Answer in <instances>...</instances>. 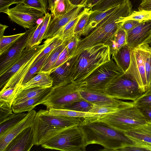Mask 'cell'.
<instances>
[{
  "label": "cell",
  "mask_w": 151,
  "mask_h": 151,
  "mask_svg": "<svg viewBox=\"0 0 151 151\" xmlns=\"http://www.w3.org/2000/svg\"><path fill=\"white\" fill-rule=\"evenodd\" d=\"M52 16L51 14L47 13L43 17V23L40 29L39 36L35 43V45H39L41 43L49 22L51 19Z\"/></svg>",
  "instance_id": "cell-45"
},
{
  "label": "cell",
  "mask_w": 151,
  "mask_h": 151,
  "mask_svg": "<svg viewBox=\"0 0 151 151\" xmlns=\"http://www.w3.org/2000/svg\"><path fill=\"white\" fill-rule=\"evenodd\" d=\"M38 24L25 32L24 34L6 54L0 56V75L7 70L20 58L31 36Z\"/></svg>",
  "instance_id": "cell-11"
},
{
  "label": "cell",
  "mask_w": 151,
  "mask_h": 151,
  "mask_svg": "<svg viewBox=\"0 0 151 151\" xmlns=\"http://www.w3.org/2000/svg\"><path fill=\"white\" fill-rule=\"evenodd\" d=\"M66 127L41 145L45 149L63 151H84L86 147L83 134L78 126Z\"/></svg>",
  "instance_id": "cell-6"
},
{
  "label": "cell",
  "mask_w": 151,
  "mask_h": 151,
  "mask_svg": "<svg viewBox=\"0 0 151 151\" xmlns=\"http://www.w3.org/2000/svg\"><path fill=\"white\" fill-rule=\"evenodd\" d=\"M126 37L127 32L121 27L109 45L111 55L115 54L120 49L127 44Z\"/></svg>",
  "instance_id": "cell-30"
},
{
  "label": "cell",
  "mask_w": 151,
  "mask_h": 151,
  "mask_svg": "<svg viewBox=\"0 0 151 151\" xmlns=\"http://www.w3.org/2000/svg\"><path fill=\"white\" fill-rule=\"evenodd\" d=\"M4 13L6 14L10 20L25 29H31L36 24L38 19L43 17L44 13L23 3L17 4Z\"/></svg>",
  "instance_id": "cell-9"
},
{
  "label": "cell",
  "mask_w": 151,
  "mask_h": 151,
  "mask_svg": "<svg viewBox=\"0 0 151 151\" xmlns=\"http://www.w3.org/2000/svg\"><path fill=\"white\" fill-rule=\"evenodd\" d=\"M104 92L115 99L133 101L144 93L137 82L124 74L113 82Z\"/></svg>",
  "instance_id": "cell-8"
},
{
  "label": "cell",
  "mask_w": 151,
  "mask_h": 151,
  "mask_svg": "<svg viewBox=\"0 0 151 151\" xmlns=\"http://www.w3.org/2000/svg\"><path fill=\"white\" fill-rule=\"evenodd\" d=\"M52 88L49 97L42 104L46 106L47 110L51 108L63 109L66 106L83 99L79 93L77 85L73 82Z\"/></svg>",
  "instance_id": "cell-7"
},
{
  "label": "cell",
  "mask_w": 151,
  "mask_h": 151,
  "mask_svg": "<svg viewBox=\"0 0 151 151\" xmlns=\"http://www.w3.org/2000/svg\"><path fill=\"white\" fill-rule=\"evenodd\" d=\"M140 23L135 20H127L123 22L121 27L127 32L136 27Z\"/></svg>",
  "instance_id": "cell-51"
},
{
  "label": "cell",
  "mask_w": 151,
  "mask_h": 151,
  "mask_svg": "<svg viewBox=\"0 0 151 151\" xmlns=\"http://www.w3.org/2000/svg\"><path fill=\"white\" fill-rule=\"evenodd\" d=\"M102 0H86L83 6L84 8L92 9Z\"/></svg>",
  "instance_id": "cell-55"
},
{
  "label": "cell",
  "mask_w": 151,
  "mask_h": 151,
  "mask_svg": "<svg viewBox=\"0 0 151 151\" xmlns=\"http://www.w3.org/2000/svg\"><path fill=\"white\" fill-rule=\"evenodd\" d=\"M139 107L147 122L151 123V108Z\"/></svg>",
  "instance_id": "cell-53"
},
{
  "label": "cell",
  "mask_w": 151,
  "mask_h": 151,
  "mask_svg": "<svg viewBox=\"0 0 151 151\" xmlns=\"http://www.w3.org/2000/svg\"><path fill=\"white\" fill-rule=\"evenodd\" d=\"M36 113L34 109L28 112L22 120L0 134V151H5L14 138L25 129L33 125Z\"/></svg>",
  "instance_id": "cell-14"
},
{
  "label": "cell",
  "mask_w": 151,
  "mask_h": 151,
  "mask_svg": "<svg viewBox=\"0 0 151 151\" xmlns=\"http://www.w3.org/2000/svg\"><path fill=\"white\" fill-rule=\"evenodd\" d=\"M127 44L131 49L151 44V20L144 21L127 32Z\"/></svg>",
  "instance_id": "cell-13"
},
{
  "label": "cell",
  "mask_w": 151,
  "mask_h": 151,
  "mask_svg": "<svg viewBox=\"0 0 151 151\" xmlns=\"http://www.w3.org/2000/svg\"><path fill=\"white\" fill-rule=\"evenodd\" d=\"M8 27V26L6 25L0 24V38L4 36L5 29Z\"/></svg>",
  "instance_id": "cell-58"
},
{
  "label": "cell",
  "mask_w": 151,
  "mask_h": 151,
  "mask_svg": "<svg viewBox=\"0 0 151 151\" xmlns=\"http://www.w3.org/2000/svg\"><path fill=\"white\" fill-rule=\"evenodd\" d=\"M48 88L36 87L22 89L21 87L16 95L12 105L20 103L39 95Z\"/></svg>",
  "instance_id": "cell-27"
},
{
  "label": "cell",
  "mask_w": 151,
  "mask_h": 151,
  "mask_svg": "<svg viewBox=\"0 0 151 151\" xmlns=\"http://www.w3.org/2000/svg\"><path fill=\"white\" fill-rule=\"evenodd\" d=\"M124 74L111 58L82 81L76 84L79 89L104 91L113 82Z\"/></svg>",
  "instance_id": "cell-5"
},
{
  "label": "cell",
  "mask_w": 151,
  "mask_h": 151,
  "mask_svg": "<svg viewBox=\"0 0 151 151\" xmlns=\"http://www.w3.org/2000/svg\"><path fill=\"white\" fill-rule=\"evenodd\" d=\"M21 86L7 88L1 90L0 101L5 102L12 106L15 97Z\"/></svg>",
  "instance_id": "cell-35"
},
{
  "label": "cell",
  "mask_w": 151,
  "mask_h": 151,
  "mask_svg": "<svg viewBox=\"0 0 151 151\" xmlns=\"http://www.w3.org/2000/svg\"><path fill=\"white\" fill-rule=\"evenodd\" d=\"M24 113H14L0 122V134L22 120L26 115Z\"/></svg>",
  "instance_id": "cell-33"
},
{
  "label": "cell",
  "mask_w": 151,
  "mask_h": 151,
  "mask_svg": "<svg viewBox=\"0 0 151 151\" xmlns=\"http://www.w3.org/2000/svg\"><path fill=\"white\" fill-rule=\"evenodd\" d=\"M63 42L62 40L58 36H56L55 38L46 47L37 57L32 63V67L42 57L46 54L50 52L56 47L62 44Z\"/></svg>",
  "instance_id": "cell-43"
},
{
  "label": "cell",
  "mask_w": 151,
  "mask_h": 151,
  "mask_svg": "<svg viewBox=\"0 0 151 151\" xmlns=\"http://www.w3.org/2000/svg\"><path fill=\"white\" fill-rule=\"evenodd\" d=\"M145 151V149L136 145H131L127 146L119 150L118 151Z\"/></svg>",
  "instance_id": "cell-54"
},
{
  "label": "cell",
  "mask_w": 151,
  "mask_h": 151,
  "mask_svg": "<svg viewBox=\"0 0 151 151\" xmlns=\"http://www.w3.org/2000/svg\"><path fill=\"white\" fill-rule=\"evenodd\" d=\"M129 20H135L140 22L151 20L150 11L138 10L132 11L130 15L124 18V21Z\"/></svg>",
  "instance_id": "cell-40"
},
{
  "label": "cell",
  "mask_w": 151,
  "mask_h": 151,
  "mask_svg": "<svg viewBox=\"0 0 151 151\" xmlns=\"http://www.w3.org/2000/svg\"><path fill=\"white\" fill-rule=\"evenodd\" d=\"M77 55L70 57L62 65L50 70V75L53 81L52 88H55L73 82L71 73Z\"/></svg>",
  "instance_id": "cell-16"
},
{
  "label": "cell",
  "mask_w": 151,
  "mask_h": 151,
  "mask_svg": "<svg viewBox=\"0 0 151 151\" xmlns=\"http://www.w3.org/2000/svg\"><path fill=\"white\" fill-rule=\"evenodd\" d=\"M133 102L139 107L151 108V91L148 90Z\"/></svg>",
  "instance_id": "cell-44"
},
{
  "label": "cell",
  "mask_w": 151,
  "mask_h": 151,
  "mask_svg": "<svg viewBox=\"0 0 151 151\" xmlns=\"http://www.w3.org/2000/svg\"><path fill=\"white\" fill-rule=\"evenodd\" d=\"M84 12L78 20L75 28L74 35L80 38L86 25L92 9L90 8H84Z\"/></svg>",
  "instance_id": "cell-37"
},
{
  "label": "cell",
  "mask_w": 151,
  "mask_h": 151,
  "mask_svg": "<svg viewBox=\"0 0 151 151\" xmlns=\"http://www.w3.org/2000/svg\"><path fill=\"white\" fill-rule=\"evenodd\" d=\"M33 125L34 130V145L37 146L41 145L66 128L55 127L46 124L36 114Z\"/></svg>",
  "instance_id": "cell-15"
},
{
  "label": "cell",
  "mask_w": 151,
  "mask_h": 151,
  "mask_svg": "<svg viewBox=\"0 0 151 151\" xmlns=\"http://www.w3.org/2000/svg\"><path fill=\"white\" fill-rule=\"evenodd\" d=\"M12 107L6 103L0 101V122L12 114Z\"/></svg>",
  "instance_id": "cell-46"
},
{
  "label": "cell",
  "mask_w": 151,
  "mask_h": 151,
  "mask_svg": "<svg viewBox=\"0 0 151 151\" xmlns=\"http://www.w3.org/2000/svg\"><path fill=\"white\" fill-rule=\"evenodd\" d=\"M51 87L48 88L41 93L19 103L12 105L13 112L22 113L30 111L37 106L42 104L47 99L52 91Z\"/></svg>",
  "instance_id": "cell-22"
},
{
  "label": "cell",
  "mask_w": 151,
  "mask_h": 151,
  "mask_svg": "<svg viewBox=\"0 0 151 151\" xmlns=\"http://www.w3.org/2000/svg\"><path fill=\"white\" fill-rule=\"evenodd\" d=\"M119 5L114 6L103 11L92 10L82 36H85L89 34L106 18L116 10Z\"/></svg>",
  "instance_id": "cell-23"
},
{
  "label": "cell",
  "mask_w": 151,
  "mask_h": 151,
  "mask_svg": "<svg viewBox=\"0 0 151 151\" xmlns=\"http://www.w3.org/2000/svg\"><path fill=\"white\" fill-rule=\"evenodd\" d=\"M36 114L45 123L52 126L63 128L79 125L84 119L82 118L50 114L47 109H41L37 112Z\"/></svg>",
  "instance_id": "cell-18"
},
{
  "label": "cell",
  "mask_w": 151,
  "mask_h": 151,
  "mask_svg": "<svg viewBox=\"0 0 151 151\" xmlns=\"http://www.w3.org/2000/svg\"><path fill=\"white\" fill-rule=\"evenodd\" d=\"M50 71H42L32 79L21 86L22 89L40 87L51 88L52 86V80L50 76Z\"/></svg>",
  "instance_id": "cell-24"
},
{
  "label": "cell",
  "mask_w": 151,
  "mask_h": 151,
  "mask_svg": "<svg viewBox=\"0 0 151 151\" xmlns=\"http://www.w3.org/2000/svg\"><path fill=\"white\" fill-rule=\"evenodd\" d=\"M70 57H70L66 47L60 54L57 60L51 70L62 65L67 61Z\"/></svg>",
  "instance_id": "cell-50"
},
{
  "label": "cell",
  "mask_w": 151,
  "mask_h": 151,
  "mask_svg": "<svg viewBox=\"0 0 151 151\" xmlns=\"http://www.w3.org/2000/svg\"><path fill=\"white\" fill-rule=\"evenodd\" d=\"M138 10H151V0H143L138 7Z\"/></svg>",
  "instance_id": "cell-52"
},
{
  "label": "cell",
  "mask_w": 151,
  "mask_h": 151,
  "mask_svg": "<svg viewBox=\"0 0 151 151\" xmlns=\"http://www.w3.org/2000/svg\"><path fill=\"white\" fill-rule=\"evenodd\" d=\"M93 117L84 118L78 125L86 147L90 144H97L104 147L102 151H118L124 147L136 145L135 141L124 133L96 121Z\"/></svg>",
  "instance_id": "cell-1"
},
{
  "label": "cell",
  "mask_w": 151,
  "mask_h": 151,
  "mask_svg": "<svg viewBox=\"0 0 151 151\" xmlns=\"http://www.w3.org/2000/svg\"><path fill=\"white\" fill-rule=\"evenodd\" d=\"M55 37L46 39L41 45H36L32 48L26 47L21 57L10 68L0 75V88L1 89L9 79L23 65L38 52L44 49L55 38Z\"/></svg>",
  "instance_id": "cell-12"
},
{
  "label": "cell",
  "mask_w": 151,
  "mask_h": 151,
  "mask_svg": "<svg viewBox=\"0 0 151 151\" xmlns=\"http://www.w3.org/2000/svg\"><path fill=\"white\" fill-rule=\"evenodd\" d=\"M43 23V20L38 24L37 28L31 36L27 46V47L32 48L35 45L36 42L39 36L40 29Z\"/></svg>",
  "instance_id": "cell-48"
},
{
  "label": "cell",
  "mask_w": 151,
  "mask_h": 151,
  "mask_svg": "<svg viewBox=\"0 0 151 151\" xmlns=\"http://www.w3.org/2000/svg\"><path fill=\"white\" fill-rule=\"evenodd\" d=\"M48 110L50 114L63 116L86 118L95 117L99 116L100 115L89 112H81L64 109H57L51 108Z\"/></svg>",
  "instance_id": "cell-28"
},
{
  "label": "cell",
  "mask_w": 151,
  "mask_h": 151,
  "mask_svg": "<svg viewBox=\"0 0 151 151\" xmlns=\"http://www.w3.org/2000/svg\"><path fill=\"white\" fill-rule=\"evenodd\" d=\"M129 67L124 75L135 81L144 93L148 89L140 45L131 49Z\"/></svg>",
  "instance_id": "cell-10"
},
{
  "label": "cell",
  "mask_w": 151,
  "mask_h": 151,
  "mask_svg": "<svg viewBox=\"0 0 151 151\" xmlns=\"http://www.w3.org/2000/svg\"><path fill=\"white\" fill-rule=\"evenodd\" d=\"M69 41L63 42L50 52L42 66L41 72L48 71L52 69L60 54L66 47Z\"/></svg>",
  "instance_id": "cell-29"
},
{
  "label": "cell",
  "mask_w": 151,
  "mask_h": 151,
  "mask_svg": "<svg viewBox=\"0 0 151 151\" xmlns=\"http://www.w3.org/2000/svg\"><path fill=\"white\" fill-rule=\"evenodd\" d=\"M86 0H70L73 4L76 6H82L84 4Z\"/></svg>",
  "instance_id": "cell-57"
},
{
  "label": "cell",
  "mask_w": 151,
  "mask_h": 151,
  "mask_svg": "<svg viewBox=\"0 0 151 151\" xmlns=\"http://www.w3.org/2000/svg\"><path fill=\"white\" fill-rule=\"evenodd\" d=\"M34 145L33 124L23 130L11 142L5 151H29Z\"/></svg>",
  "instance_id": "cell-17"
},
{
  "label": "cell",
  "mask_w": 151,
  "mask_h": 151,
  "mask_svg": "<svg viewBox=\"0 0 151 151\" xmlns=\"http://www.w3.org/2000/svg\"><path fill=\"white\" fill-rule=\"evenodd\" d=\"M24 32L10 36H3L0 38V56L6 54L24 34Z\"/></svg>",
  "instance_id": "cell-32"
},
{
  "label": "cell",
  "mask_w": 151,
  "mask_h": 151,
  "mask_svg": "<svg viewBox=\"0 0 151 151\" xmlns=\"http://www.w3.org/2000/svg\"><path fill=\"white\" fill-rule=\"evenodd\" d=\"M150 12V17H151V10L149 11Z\"/></svg>",
  "instance_id": "cell-61"
},
{
  "label": "cell",
  "mask_w": 151,
  "mask_h": 151,
  "mask_svg": "<svg viewBox=\"0 0 151 151\" xmlns=\"http://www.w3.org/2000/svg\"><path fill=\"white\" fill-rule=\"evenodd\" d=\"M140 45L149 89L151 83V47L148 44H144Z\"/></svg>",
  "instance_id": "cell-31"
},
{
  "label": "cell",
  "mask_w": 151,
  "mask_h": 151,
  "mask_svg": "<svg viewBox=\"0 0 151 151\" xmlns=\"http://www.w3.org/2000/svg\"><path fill=\"white\" fill-rule=\"evenodd\" d=\"M125 134L136 142L139 147H151V123L146 124L124 133Z\"/></svg>",
  "instance_id": "cell-21"
},
{
  "label": "cell",
  "mask_w": 151,
  "mask_h": 151,
  "mask_svg": "<svg viewBox=\"0 0 151 151\" xmlns=\"http://www.w3.org/2000/svg\"><path fill=\"white\" fill-rule=\"evenodd\" d=\"M127 0H102L92 9L93 11H103L119 5Z\"/></svg>",
  "instance_id": "cell-39"
},
{
  "label": "cell",
  "mask_w": 151,
  "mask_h": 151,
  "mask_svg": "<svg viewBox=\"0 0 151 151\" xmlns=\"http://www.w3.org/2000/svg\"><path fill=\"white\" fill-rule=\"evenodd\" d=\"M131 50L126 44L120 49L115 54L112 55V58L124 73L130 65Z\"/></svg>",
  "instance_id": "cell-25"
},
{
  "label": "cell",
  "mask_w": 151,
  "mask_h": 151,
  "mask_svg": "<svg viewBox=\"0 0 151 151\" xmlns=\"http://www.w3.org/2000/svg\"><path fill=\"white\" fill-rule=\"evenodd\" d=\"M129 14V9L125 6L120 5L89 34L84 38H80L73 56L96 44H104L109 45L121 27L124 19Z\"/></svg>",
  "instance_id": "cell-2"
},
{
  "label": "cell",
  "mask_w": 151,
  "mask_h": 151,
  "mask_svg": "<svg viewBox=\"0 0 151 151\" xmlns=\"http://www.w3.org/2000/svg\"><path fill=\"white\" fill-rule=\"evenodd\" d=\"M81 97L93 105H111L120 106L125 101L113 98L104 91L79 89Z\"/></svg>",
  "instance_id": "cell-20"
},
{
  "label": "cell",
  "mask_w": 151,
  "mask_h": 151,
  "mask_svg": "<svg viewBox=\"0 0 151 151\" xmlns=\"http://www.w3.org/2000/svg\"><path fill=\"white\" fill-rule=\"evenodd\" d=\"M50 53L46 54L42 57L30 69L24 77L21 86L41 72L42 66Z\"/></svg>",
  "instance_id": "cell-36"
},
{
  "label": "cell",
  "mask_w": 151,
  "mask_h": 151,
  "mask_svg": "<svg viewBox=\"0 0 151 151\" xmlns=\"http://www.w3.org/2000/svg\"><path fill=\"white\" fill-rule=\"evenodd\" d=\"M84 12V9L76 17L71 20L60 29L53 37L56 36H58L62 40L63 42L70 40L74 36V31L76 26Z\"/></svg>",
  "instance_id": "cell-26"
},
{
  "label": "cell",
  "mask_w": 151,
  "mask_h": 151,
  "mask_svg": "<svg viewBox=\"0 0 151 151\" xmlns=\"http://www.w3.org/2000/svg\"><path fill=\"white\" fill-rule=\"evenodd\" d=\"M47 0H24L23 3L38 10L45 14L47 13Z\"/></svg>",
  "instance_id": "cell-42"
},
{
  "label": "cell",
  "mask_w": 151,
  "mask_h": 151,
  "mask_svg": "<svg viewBox=\"0 0 151 151\" xmlns=\"http://www.w3.org/2000/svg\"><path fill=\"white\" fill-rule=\"evenodd\" d=\"M132 0L134 2L140 1L141 2L143 0Z\"/></svg>",
  "instance_id": "cell-59"
},
{
  "label": "cell",
  "mask_w": 151,
  "mask_h": 151,
  "mask_svg": "<svg viewBox=\"0 0 151 151\" xmlns=\"http://www.w3.org/2000/svg\"><path fill=\"white\" fill-rule=\"evenodd\" d=\"M77 6L72 4L70 0H57L52 15L54 18L64 15Z\"/></svg>",
  "instance_id": "cell-34"
},
{
  "label": "cell",
  "mask_w": 151,
  "mask_h": 151,
  "mask_svg": "<svg viewBox=\"0 0 151 151\" xmlns=\"http://www.w3.org/2000/svg\"><path fill=\"white\" fill-rule=\"evenodd\" d=\"M148 90L151 91V83L150 85L149 89Z\"/></svg>",
  "instance_id": "cell-60"
},
{
  "label": "cell",
  "mask_w": 151,
  "mask_h": 151,
  "mask_svg": "<svg viewBox=\"0 0 151 151\" xmlns=\"http://www.w3.org/2000/svg\"><path fill=\"white\" fill-rule=\"evenodd\" d=\"M83 6H77L65 14L54 17L49 22L43 39L52 38L62 28L74 18L81 12Z\"/></svg>",
  "instance_id": "cell-19"
},
{
  "label": "cell",
  "mask_w": 151,
  "mask_h": 151,
  "mask_svg": "<svg viewBox=\"0 0 151 151\" xmlns=\"http://www.w3.org/2000/svg\"><path fill=\"white\" fill-rule=\"evenodd\" d=\"M111 56L109 46L104 44L94 45L78 54L71 73L73 82L77 84L82 81L109 61Z\"/></svg>",
  "instance_id": "cell-3"
},
{
  "label": "cell",
  "mask_w": 151,
  "mask_h": 151,
  "mask_svg": "<svg viewBox=\"0 0 151 151\" xmlns=\"http://www.w3.org/2000/svg\"><path fill=\"white\" fill-rule=\"evenodd\" d=\"M93 118L124 133L148 123L139 107L133 101H125L116 112Z\"/></svg>",
  "instance_id": "cell-4"
},
{
  "label": "cell",
  "mask_w": 151,
  "mask_h": 151,
  "mask_svg": "<svg viewBox=\"0 0 151 151\" xmlns=\"http://www.w3.org/2000/svg\"><path fill=\"white\" fill-rule=\"evenodd\" d=\"M120 106L107 105H93V108L89 112L96 113L100 115L108 114L116 112Z\"/></svg>",
  "instance_id": "cell-41"
},
{
  "label": "cell",
  "mask_w": 151,
  "mask_h": 151,
  "mask_svg": "<svg viewBox=\"0 0 151 151\" xmlns=\"http://www.w3.org/2000/svg\"><path fill=\"white\" fill-rule=\"evenodd\" d=\"M24 0H0V12H4L14 4L23 3Z\"/></svg>",
  "instance_id": "cell-49"
},
{
  "label": "cell",
  "mask_w": 151,
  "mask_h": 151,
  "mask_svg": "<svg viewBox=\"0 0 151 151\" xmlns=\"http://www.w3.org/2000/svg\"><path fill=\"white\" fill-rule=\"evenodd\" d=\"M93 104L83 99L65 106L63 109L77 111L88 112L92 109Z\"/></svg>",
  "instance_id": "cell-38"
},
{
  "label": "cell",
  "mask_w": 151,
  "mask_h": 151,
  "mask_svg": "<svg viewBox=\"0 0 151 151\" xmlns=\"http://www.w3.org/2000/svg\"><path fill=\"white\" fill-rule=\"evenodd\" d=\"M81 38L74 36L69 40L66 47L70 57L73 56L78 45Z\"/></svg>",
  "instance_id": "cell-47"
},
{
  "label": "cell",
  "mask_w": 151,
  "mask_h": 151,
  "mask_svg": "<svg viewBox=\"0 0 151 151\" xmlns=\"http://www.w3.org/2000/svg\"><path fill=\"white\" fill-rule=\"evenodd\" d=\"M57 0H47L48 3V9L52 14Z\"/></svg>",
  "instance_id": "cell-56"
}]
</instances>
